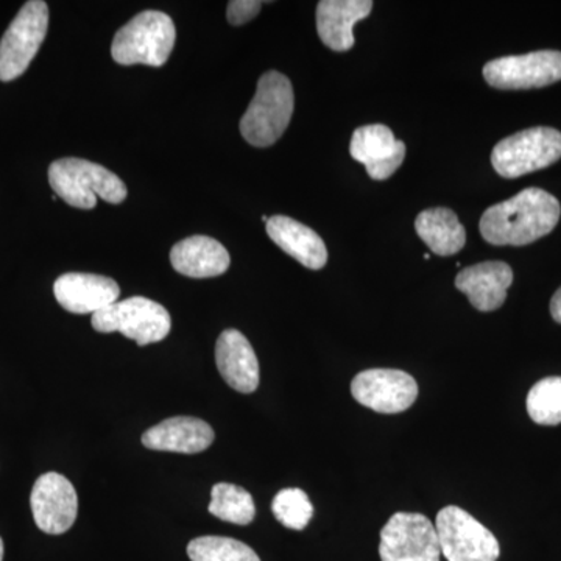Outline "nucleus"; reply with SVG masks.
<instances>
[{
  "instance_id": "nucleus-12",
  "label": "nucleus",
  "mask_w": 561,
  "mask_h": 561,
  "mask_svg": "<svg viewBox=\"0 0 561 561\" xmlns=\"http://www.w3.org/2000/svg\"><path fill=\"white\" fill-rule=\"evenodd\" d=\"M31 505L36 526L49 535L66 534L79 513L76 489L58 472L41 476L33 485Z\"/></svg>"
},
{
  "instance_id": "nucleus-23",
  "label": "nucleus",
  "mask_w": 561,
  "mask_h": 561,
  "mask_svg": "<svg viewBox=\"0 0 561 561\" xmlns=\"http://www.w3.org/2000/svg\"><path fill=\"white\" fill-rule=\"evenodd\" d=\"M192 561H261L245 542L227 537L195 538L187 546Z\"/></svg>"
},
{
  "instance_id": "nucleus-26",
  "label": "nucleus",
  "mask_w": 561,
  "mask_h": 561,
  "mask_svg": "<svg viewBox=\"0 0 561 561\" xmlns=\"http://www.w3.org/2000/svg\"><path fill=\"white\" fill-rule=\"evenodd\" d=\"M262 2L257 0H231L228 3L227 20L231 25H243L260 14Z\"/></svg>"
},
{
  "instance_id": "nucleus-7",
  "label": "nucleus",
  "mask_w": 561,
  "mask_h": 561,
  "mask_svg": "<svg viewBox=\"0 0 561 561\" xmlns=\"http://www.w3.org/2000/svg\"><path fill=\"white\" fill-rule=\"evenodd\" d=\"M49 28V7L31 0L0 39V81H13L28 69Z\"/></svg>"
},
{
  "instance_id": "nucleus-20",
  "label": "nucleus",
  "mask_w": 561,
  "mask_h": 561,
  "mask_svg": "<svg viewBox=\"0 0 561 561\" xmlns=\"http://www.w3.org/2000/svg\"><path fill=\"white\" fill-rule=\"evenodd\" d=\"M267 234L284 253L289 254L311 271H320L327 265L328 250L323 239L312 228L287 216L268 219Z\"/></svg>"
},
{
  "instance_id": "nucleus-16",
  "label": "nucleus",
  "mask_w": 561,
  "mask_h": 561,
  "mask_svg": "<svg viewBox=\"0 0 561 561\" xmlns=\"http://www.w3.org/2000/svg\"><path fill=\"white\" fill-rule=\"evenodd\" d=\"M216 364L225 382L239 393H253L260 386V362L241 331L221 332L216 343Z\"/></svg>"
},
{
  "instance_id": "nucleus-6",
  "label": "nucleus",
  "mask_w": 561,
  "mask_h": 561,
  "mask_svg": "<svg viewBox=\"0 0 561 561\" xmlns=\"http://www.w3.org/2000/svg\"><path fill=\"white\" fill-rule=\"evenodd\" d=\"M561 158V133L535 127L500 140L491 151V164L502 179L515 180L541 171Z\"/></svg>"
},
{
  "instance_id": "nucleus-18",
  "label": "nucleus",
  "mask_w": 561,
  "mask_h": 561,
  "mask_svg": "<svg viewBox=\"0 0 561 561\" xmlns=\"http://www.w3.org/2000/svg\"><path fill=\"white\" fill-rule=\"evenodd\" d=\"M371 0H321L317 7V31L331 50L353 49V27L371 13Z\"/></svg>"
},
{
  "instance_id": "nucleus-28",
  "label": "nucleus",
  "mask_w": 561,
  "mask_h": 561,
  "mask_svg": "<svg viewBox=\"0 0 561 561\" xmlns=\"http://www.w3.org/2000/svg\"><path fill=\"white\" fill-rule=\"evenodd\" d=\"M3 560V541L2 538H0V561Z\"/></svg>"
},
{
  "instance_id": "nucleus-27",
  "label": "nucleus",
  "mask_w": 561,
  "mask_h": 561,
  "mask_svg": "<svg viewBox=\"0 0 561 561\" xmlns=\"http://www.w3.org/2000/svg\"><path fill=\"white\" fill-rule=\"evenodd\" d=\"M552 319L561 324V287L556 291L551 300Z\"/></svg>"
},
{
  "instance_id": "nucleus-2",
  "label": "nucleus",
  "mask_w": 561,
  "mask_h": 561,
  "mask_svg": "<svg viewBox=\"0 0 561 561\" xmlns=\"http://www.w3.org/2000/svg\"><path fill=\"white\" fill-rule=\"evenodd\" d=\"M49 183L57 197L79 209H94L98 198L121 205L128 194L127 186L116 173L81 158H61L51 162Z\"/></svg>"
},
{
  "instance_id": "nucleus-5",
  "label": "nucleus",
  "mask_w": 561,
  "mask_h": 561,
  "mask_svg": "<svg viewBox=\"0 0 561 561\" xmlns=\"http://www.w3.org/2000/svg\"><path fill=\"white\" fill-rule=\"evenodd\" d=\"M92 328L102 334L121 332L139 346L164 341L172 330L171 313L160 302L146 297L116 301L92 313Z\"/></svg>"
},
{
  "instance_id": "nucleus-15",
  "label": "nucleus",
  "mask_w": 561,
  "mask_h": 561,
  "mask_svg": "<svg viewBox=\"0 0 561 561\" xmlns=\"http://www.w3.org/2000/svg\"><path fill=\"white\" fill-rule=\"evenodd\" d=\"M513 283L511 265L502 261H486L463 268L457 275L456 287L478 311L491 312L500 309L507 298Z\"/></svg>"
},
{
  "instance_id": "nucleus-21",
  "label": "nucleus",
  "mask_w": 561,
  "mask_h": 561,
  "mask_svg": "<svg viewBox=\"0 0 561 561\" xmlns=\"http://www.w3.org/2000/svg\"><path fill=\"white\" fill-rule=\"evenodd\" d=\"M415 230L423 242L438 256L459 253L467 242V232L453 209L431 208L419 214Z\"/></svg>"
},
{
  "instance_id": "nucleus-22",
  "label": "nucleus",
  "mask_w": 561,
  "mask_h": 561,
  "mask_svg": "<svg viewBox=\"0 0 561 561\" xmlns=\"http://www.w3.org/2000/svg\"><path fill=\"white\" fill-rule=\"evenodd\" d=\"M209 513L221 522L247 526L256 516V505L249 491L242 486L221 482L214 485L210 493Z\"/></svg>"
},
{
  "instance_id": "nucleus-13",
  "label": "nucleus",
  "mask_w": 561,
  "mask_h": 561,
  "mask_svg": "<svg viewBox=\"0 0 561 561\" xmlns=\"http://www.w3.org/2000/svg\"><path fill=\"white\" fill-rule=\"evenodd\" d=\"M350 153L362 162L370 179H390L400 169L405 157V146L394 138L393 131L382 124L357 128L351 138Z\"/></svg>"
},
{
  "instance_id": "nucleus-9",
  "label": "nucleus",
  "mask_w": 561,
  "mask_h": 561,
  "mask_svg": "<svg viewBox=\"0 0 561 561\" xmlns=\"http://www.w3.org/2000/svg\"><path fill=\"white\" fill-rule=\"evenodd\" d=\"M382 561H440L437 530L420 513H394L381 530Z\"/></svg>"
},
{
  "instance_id": "nucleus-10",
  "label": "nucleus",
  "mask_w": 561,
  "mask_h": 561,
  "mask_svg": "<svg viewBox=\"0 0 561 561\" xmlns=\"http://www.w3.org/2000/svg\"><path fill=\"white\" fill-rule=\"evenodd\" d=\"M483 79L496 90L545 88L561 80V51L538 50L486 62Z\"/></svg>"
},
{
  "instance_id": "nucleus-14",
  "label": "nucleus",
  "mask_w": 561,
  "mask_h": 561,
  "mask_svg": "<svg viewBox=\"0 0 561 561\" xmlns=\"http://www.w3.org/2000/svg\"><path fill=\"white\" fill-rule=\"evenodd\" d=\"M54 294L68 312L95 313L117 301L121 287L108 276L73 272L55 280Z\"/></svg>"
},
{
  "instance_id": "nucleus-1",
  "label": "nucleus",
  "mask_w": 561,
  "mask_h": 561,
  "mask_svg": "<svg viewBox=\"0 0 561 561\" xmlns=\"http://www.w3.org/2000/svg\"><path fill=\"white\" fill-rule=\"evenodd\" d=\"M561 216L560 202L549 192L529 187L483 213L482 238L491 245L523 247L551 234Z\"/></svg>"
},
{
  "instance_id": "nucleus-24",
  "label": "nucleus",
  "mask_w": 561,
  "mask_h": 561,
  "mask_svg": "<svg viewBox=\"0 0 561 561\" xmlns=\"http://www.w3.org/2000/svg\"><path fill=\"white\" fill-rule=\"evenodd\" d=\"M527 412L541 426H557L561 423V378L541 379L527 394Z\"/></svg>"
},
{
  "instance_id": "nucleus-4",
  "label": "nucleus",
  "mask_w": 561,
  "mask_h": 561,
  "mask_svg": "<svg viewBox=\"0 0 561 561\" xmlns=\"http://www.w3.org/2000/svg\"><path fill=\"white\" fill-rule=\"evenodd\" d=\"M175 39V24L169 14L142 11L114 35L111 57L122 66L161 68L171 57Z\"/></svg>"
},
{
  "instance_id": "nucleus-19",
  "label": "nucleus",
  "mask_w": 561,
  "mask_h": 561,
  "mask_svg": "<svg viewBox=\"0 0 561 561\" xmlns=\"http://www.w3.org/2000/svg\"><path fill=\"white\" fill-rule=\"evenodd\" d=\"M171 262L181 275L203 279L224 275L230 268L231 257L219 241L198 234L175 243Z\"/></svg>"
},
{
  "instance_id": "nucleus-11",
  "label": "nucleus",
  "mask_w": 561,
  "mask_h": 561,
  "mask_svg": "<svg viewBox=\"0 0 561 561\" xmlns=\"http://www.w3.org/2000/svg\"><path fill=\"white\" fill-rule=\"evenodd\" d=\"M354 400L379 413H401L419 398V383L409 373L373 368L359 373L351 382Z\"/></svg>"
},
{
  "instance_id": "nucleus-3",
  "label": "nucleus",
  "mask_w": 561,
  "mask_h": 561,
  "mask_svg": "<svg viewBox=\"0 0 561 561\" xmlns=\"http://www.w3.org/2000/svg\"><path fill=\"white\" fill-rule=\"evenodd\" d=\"M294 106L290 80L276 70L265 72L257 81L256 94L239 124L243 139L260 149L273 146L289 127Z\"/></svg>"
},
{
  "instance_id": "nucleus-25",
  "label": "nucleus",
  "mask_w": 561,
  "mask_h": 561,
  "mask_svg": "<svg viewBox=\"0 0 561 561\" xmlns=\"http://www.w3.org/2000/svg\"><path fill=\"white\" fill-rule=\"evenodd\" d=\"M272 512L284 527L302 530L308 527L313 516L312 502L300 489H284L272 502Z\"/></svg>"
},
{
  "instance_id": "nucleus-17",
  "label": "nucleus",
  "mask_w": 561,
  "mask_h": 561,
  "mask_svg": "<svg viewBox=\"0 0 561 561\" xmlns=\"http://www.w3.org/2000/svg\"><path fill=\"white\" fill-rule=\"evenodd\" d=\"M213 442V427L192 416L164 420L142 435V445L153 451L198 454L206 451Z\"/></svg>"
},
{
  "instance_id": "nucleus-8",
  "label": "nucleus",
  "mask_w": 561,
  "mask_h": 561,
  "mask_svg": "<svg viewBox=\"0 0 561 561\" xmlns=\"http://www.w3.org/2000/svg\"><path fill=\"white\" fill-rule=\"evenodd\" d=\"M442 556L448 561H496L500 541L470 513L456 505L438 512L435 523Z\"/></svg>"
}]
</instances>
